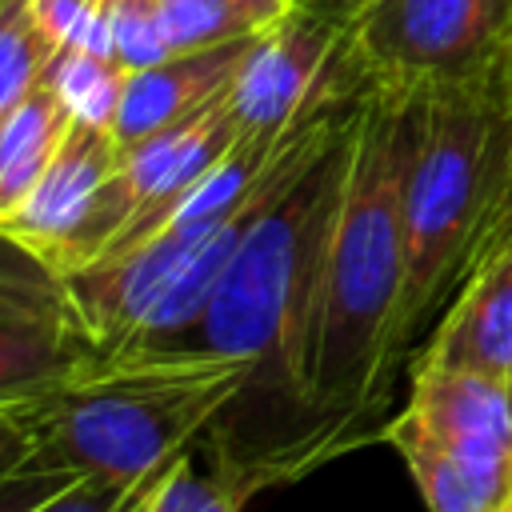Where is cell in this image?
<instances>
[{"label": "cell", "instance_id": "6da1fadb", "mask_svg": "<svg viewBox=\"0 0 512 512\" xmlns=\"http://www.w3.org/2000/svg\"><path fill=\"white\" fill-rule=\"evenodd\" d=\"M360 100V96H356ZM356 100L324 112L248 224L184 352L244 360L252 380L232 408L256 404L304 420L320 456H332L312 412V352L320 324L324 248L344 184Z\"/></svg>", "mask_w": 512, "mask_h": 512}, {"label": "cell", "instance_id": "7a4b0ae2", "mask_svg": "<svg viewBox=\"0 0 512 512\" xmlns=\"http://www.w3.org/2000/svg\"><path fill=\"white\" fill-rule=\"evenodd\" d=\"M420 96L364 88L352 116L344 184L324 248L320 324L312 352V412L332 452L384 404L400 364L404 296V172Z\"/></svg>", "mask_w": 512, "mask_h": 512}, {"label": "cell", "instance_id": "3957f363", "mask_svg": "<svg viewBox=\"0 0 512 512\" xmlns=\"http://www.w3.org/2000/svg\"><path fill=\"white\" fill-rule=\"evenodd\" d=\"M248 380V364L228 356L88 360L12 412L28 436L32 468L140 484L188 456L192 440L232 412Z\"/></svg>", "mask_w": 512, "mask_h": 512}, {"label": "cell", "instance_id": "277c9868", "mask_svg": "<svg viewBox=\"0 0 512 512\" xmlns=\"http://www.w3.org/2000/svg\"><path fill=\"white\" fill-rule=\"evenodd\" d=\"M512 220V80L420 96L404 172L400 356Z\"/></svg>", "mask_w": 512, "mask_h": 512}, {"label": "cell", "instance_id": "5b68a950", "mask_svg": "<svg viewBox=\"0 0 512 512\" xmlns=\"http://www.w3.org/2000/svg\"><path fill=\"white\" fill-rule=\"evenodd\" d=\"M380 436L400 452L428 512L512 504V380L416 360L408 404Z\"/></svg>", "mask_w": 512, "mask_h": 512}, {"label": "cell", "instance_id": "8992f818", "mask_svg": "<svg viewBox=\"0 0 512 512\" xmlns=\"http://www.w3.org/2000/svg\"><path fill=\"white\" fill-rule=\"evenodd\" d=\"M348 40L372 88L428 96L508 76L512 0H364Z\"/></svg>", "mask_w": 512, "mask_h": 512}, {"label": "cell", "instance_id": "52a82bcc", "mask_svg": "<svg viewBox=\"0 0 512 512\" xmlns=\"http://www.w3.org/2000/svg\"><path fill=\"white\" fill-rule=\"evenodd\" d=\"M368 88L348 40V12L300 0V8L256 36L228 88L244 140H276Z\"/></svg>", "mask_w": 512, "mask_h": 512}, {"label": "cell", "instance_id": "ba28073f", "mask_svg": "<svg viewBox=\"0 0 512 512\" xmlns=\"http://www.w3.org/2000/svg\"><path fill=\"white\" fill-rule=\"evenodd\" d=\"M116 160H120V144L112 128L72 120L60 152L32 184V192L16 208L0 212V240L20 248L44 276L52 280L68 276L92 204L108 184V176L116 172Z\"/></svg>", "mask_w": 512, "mask_h": 512}, {"label": "cell", "instance_id": "9c48e42d", "mask_svg": "<svg viewBox=\"0 0 512 512\" xmlns=\"http://www.w3.org/2000/svg\"><path fill=\"white\" fill-rule=\"evenodd\" d=\"M96 360L56 280L44 288H0V408L24 404Z\"/></svg>", "mask_w": 512, "mask_h": 512}, {"label": "cell", "instance_id": "30bf717a", "mask_svg": "<svg viewBox=\"0 0 512 512\" xmlns=\"http://www.w3.org/2000/svg\"><path fill=\"white\" fill-rule=\"evenodd\" d=\"M416 360L512 380V224L464 276Z\"/></svg>", "mask_w": 512, "mask_h": 512}, {"label": "cell", "instance_id": "8fae6325", "mask_svg": "<svg viewBox=\"0 0 512 512\" xmlns=\"http://www.w3.org/2000/svg\"><path fill=\"white\" fill-rule=\"evenodd\" d=\"M248 44L252 40L200 48V52H172L148 68L128 72L124 92H120V108L112 116L116 144L132 148V144L172 128V124L204 112L208 104H216L232 88V76L244 60Z\"/></svg>", "mask_w": 512, "mask_h": 512}, {"label": "cell", "instance_id": "7c38bea8", "mask_svg": "<svg viewBox=\"0 0 512 512\" xmlns=\"http://www.w3.org/2000/svg\"><path fill=\"white\" fill-rule=\"evenodd\" d=\"M72 120V108L48 84V76L0 120V212L16 208L32 192L60 152Z\"/></svg>", "mask_w": 512, "mask_h": 512}, {"label": "cell", "instance_id": "4fadbf2b", "mask_svg": "<svg viewBox=\"0 0 512 512\" xmlns=\"http://www.w3.org/2000/svg\"><path fill=\"white\" fill-rule=\"evenodd\" d=\"M300 0H160L168 52L240 44L284 24Z\"/></svg>", "mask_w": 512, "mask_h": 512}, {"label": "cell", "instance_id": "5bb4252c", "mask_svg": "<svg viewBox=\"0 0 512 512\" xmlns=\"http://www.w3.org/2000/svg\"><path fill=\"white\" fill-rule=\"evenodd\" d=\"M56 40L40 24L36 0L0 4V120L44 80Z\"/></svg>", "mask_w": 512, "mask_h": 512}, {"label": "cell", "instance_id": "9a60e30c", "mask_svg": "<svg viewBox=\"0 0 512 512\" xmlns=\"http://www.w3.org/2000/svg\"><path fill=\"white\" fill-rule=\"evenodd\" d=\"M44 76L64 96L76 120L112 128V116L120 108V92L128 80V68L116 56L88 52V48H56Z\"/></svg>", "mask_w": 512, "mask_h": 512}, {"label": "cell", "instance_id": "2e32d148", "mask_svg": "<svg viewBox=\"0 0 512 512\" xmlns=\"http://www.w3.org/2000/svg\"><path fill=\"white\" fill-rule=\"evenodd\" d=\"M256 488L260 480L224 448L212 472H192V460L184 456L172 464L152 512H244Z\"/></svg>", "mask_w": 512, "mask_h": 512}, {"label": "cell", "instance_id": "e0dca14e", "mask_svg": "<svg viewBox=\"0 0 512 512\" xmlns=\"http://www.w3.org/2000/svg\"><path fill=\"white\" fill-rule=\"evenodd\" d=\"M40 24L56 40V48H88L108 52V16L112 0H36Z\"/></svg>", "mask_w": 512, "mask_h": 512}, {"label": "cell", "instance_id": "ac0fdd59", "mask_svg": "<svg viewBox=\"0 0 512 512\" xmlns=\"http://www.w3.org/2000/svg\"><path fill=\"white\" fill-rule=\"evenodd\" d=\"M80 476L56 468H32L28 460L0 480V512H40L52 496L72 488Z\"/></svg>", "mask_w": 512, "mask_h": 512}, {"label": "cell", "instance_id": "d6986e66", "mask_svg": "<svg viewBox=\"0 0 512 512\" xmlns=\"http://www.w3.org/2000/svg\"><path fill=\"white\" fill-rule=\"evenodd\" d=\"M28 460V436L12 408H0V480Z\"/></svg>", "mask_w": 512, "mask_h": 512}, {"label": "cell", "instance_id": "ffe728a7", "mask_svg": "<svg viewBox=\"0 0 512 512\" xmlns=\"http://www.w3.org/2000/svg\"><path fill=\"white\" fill-rule=\"evenodd\" d=\"M180 460H184V456H180ZM168 472H172V464H168V468H164V472H160V476H156V484H152V488H148V492H144V500H140V504H136V508H132V512H152V504H156V492H160V488H164V480H168Z\"/></svg>", "mask_w": 512, "mask_h": 512}, {"label": "cell", "instance_id": "44dd1931", "mask_svg": "<svg viewBox=\"0 0 512 512\" xmlns=\"http://www.w3.org/2000/svg\"><path fill=\"white\" fill-rule=\"evenodd\" d=\"M308 4H320V8H336V12H352V8H360L364 0H308Z\"/></svg>", "mask_w": 512, "mask_h": 512}, {"label": "cell", "instance_id": "7402d4cb", "mask_svg": "<svg viewBox=\"0 0 512 512\" xmlns=\"http://www.w3.org/2000/svg\"><path fill=\"white\" fill-rule=\"evenodd\" d=\"M508 80H512V44H508Z\"/></svg>", "mask_w": 512, "mask_h": 512}, {"label": "cell", "instance_id": "603a6c76", "mask_svg": "<svg viewBox=\"0 0 512 512\" xmlns=\"http://www.w3.org/2000/svg\"><path fill=\"white\" fill-rule=\"evenodd\" d=\"M500 512H512V504H508V508H500Z\"/></svg>", "mask_w": 512, "mask_h": 512}, {"label": "cell", "instance_id": "cb8c5ba5", "mask_svg": "<svg viewBox=\"0 0 512 512\" xmlns=\"http://www.w3.org/2000/svg\"><path fill=\"white\" fill-rule=\"evenodd\" d=\"M0 4H4V0H0Z\"/></svg>", "mask_w": 512, "mask_h": 512}, {"label": "cell", "instance_id": "d4e9b609", "mask_svg": "<svg viewBox=\"0 0 512 512\" xmlns=\"http://www.w3.org/2000/svg\"><path fill=\"white\" fill-rule=\"evenodd\" d=\"M508 224H512V220H508Z\"/></svg>", "mask_w": 512, "mask_h": 512}]
</instances>
